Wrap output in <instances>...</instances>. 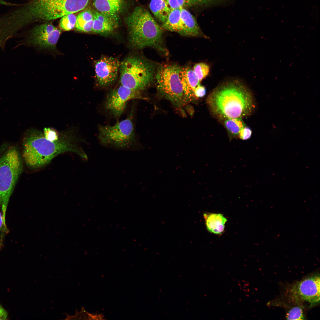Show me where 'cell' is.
Wrapping results in <instances>:
<instances>
[{
	"label": "cell",
	"mask_w": 320,
	"mask_h": 320,
	"mask_svg": "<svg viewBox=\"0 0 320 320\" xmlns=\"http://www.w3.org/2000/svg\"><path fill=\"white\" fill-rule=\"evenodd\" d=\"M23 170L22 162L17 148L14 146H9L0 156V204L5 226L8 203Z\"/></svg>",
	"instance_id": "5b68a950"
},
{
	"label": "cell",
	"mask_w": 320,
	"mask_h": 320,
	"mask_svg": "<svg viewBox=\"0 0 320 320\" xmlns=\"http://www.w3.org/2000/svg\"><path fill=\"white\" fill-rule=\"evenodd\" d=\"M181 9H171L162 27L166 30L177 32L183 35Z\"/></svg>",
	"instance_id": "d6986e66"
},
{
	"label": "cell",
	"mask_w": 320,
	"mask_h": 320,
	"mask_svg": "<svg viewBox=\"0 0 320 320\" xmlns=\"http://www.w3.org/2000/svg\"><path fill=\"white\" fill-rule=\"evenodd\" d=\"M286 317L287 320L304 319L302 308L300 306H296L292 308L287 313Z\"/></svg>",
	"instance_id": "cb8c5ba5"
},
{
	"label": "cell",
	"mask_w": 320,
	"mask_h": 320,
	"mask_svg": "<svg viewBox=\"0 0 320 320\" xmlns=\"http://www.w3.org/2000/svg\"><path fill=\"white\" fill-rule=\"evenodd\" d=\"M149 8L155 17L161 24L165 21L171 10L167 0H151Z\"/></svg>",
	"instance_id": "ffe728a7"
},
{
	"label": "cell",
	"mask_w": 320,
	"mask_h": 320,
	"mask_svg": "<svg viewBox=\"0 0 320 320\" xmlns=\"http://www.w3.org/2000/svg\"><path fill=\"white\" fill-rule=\"evenodd\" d=\"M135 99H145L142 92L121 84L110 89L104 104L106 111L114 117H120L124 111L129 101Z\"/></svg>",
	"instance_id": "9c48e42d"
},
{
	"label": "cell",
	"mask_w": 320,
	"mask_h": 320,
	"mask_svg": "<svg viewBox=\"0 0 320 320\" xmlns=\"http://www.w3.org/2000/svg\"><path fill=\"white\" fill-rule=\"evenodd\" d=\"M92 0H28L0 17V27L8 36L14 37L25 26L62 17L87 8Z\"/></svg>",
	"instance_id": "6da1fadb"
},
{
	"label": "cell",
	"mask_w": 320,
	"mask_h": 320,
	"mask_svg": "<svg viewBox=\"0 0 320 320\" xmlns=\"http://www.w3.org/2000/svg\"><path fill=\"white\" fill-rule=\"evenodd\" d=\"M154 65L135 55L127 57L121 62L120 84L142 92L152 83L155 72Z\"/></svg>",
	"instance_id": "8992f818"
},
{
	"label": "cell",
	"mask_w": 320,
	"mask_h": 320,
	"mask_svg": "<svg viewBox=\"0 0 320 320\" xmlns=\"http://www.w3.org/2000/svg\"><path fill=\"white\" fill-rule=\"evenodd\" d=\"M207 230L211 233L217 235L224 232L227 219L223 214L206 213L203 214Z\"/></svg>",
	"instance_id": "e0dca14e"
},
{
	"label": "cell",
	"mask_w": 320,
	"mask_h": 320,
	"mask_svg": "<svg viewBox=\"0 0 320 320\" xmlns=\"http://www.w3.org/2000/svg\"><path fill=\"white\" fill-rule=\"evenodd\" d=\"M134 108L127 118L113 125L98 126V138L102 145L118 150L136 149L137 142L133 123Z\"/></svg>",
	"instance_id": "52a82bcc"
},
{
	"label": "cell",
	"mask_w": 320,
	"mask_h": 320,
	"mask_svg": "<svg viewBox=\"0 0 320 320\" xmlns=\"http://www.w3.org/2000/svg\"><path fill=\"white\" fill-rule=\"evenodd\" d=\"M207 103L211 113L221 120L249 116L255 108L251 91L237 80L219 85L209 95Z\"/></svg>",
	"instance_id": "3957f363"
},
{
	"label": "cell",
	"mask_w": 320,
	"mask_h": 320,
	"mask_svg": "<svg viewBox=\"0 0 320 320\" xmlns=\"http://www.w3.org/2000/svg\"><path fill=\"white\" fill-rule=\"evenodd\" d=\"M7 317V313L5 310L0 305V320H5Z\"/></svg>",
	"instance_id": "f1b7e54d"
},
{
	"label": "cell",
	"mask_w": 320,
	"mask_h": 320,
	"mask_svg": "<svg viewBox=\"0 0 320 320\" xmlns=\"http://www.w3.org/2000/svg\"><path fill=\"white\" fill-rule=\"evenodd\" d=\"M61 33L60 30L51 23L46 22L31 29L28 32L26 42L40 47L54 49Z\"/></svg>",
	"instance_id": "30bf717a"
},
{
	"label": "cell",
	"mask_w": 320,
	"mask_h": 320,
	"mask_svg": "<svg viewBox=\"0 0 320 320\" xmlns=\"http://www.w3.org/2000/svg\"><path fill=\"white\" fill-rule=\"evenodd\" d=\"M79 142L73 129L61 133L60 139L53 142L46 139L41 131L32 129L26 132L23 140V157L26 165L33 169L46 166L58 155L66 152L74 153L87 160Z\"/></svg>",
	"instance_id": "7a4b0ae2"
},
{
	"label": "cell",
	"mask_w": 320,
	"mask_h": 320,
	"mask_svg": "<svg viewBox=\"0 0 320 320\" xmlns=\"http://www.w3.org/2000/svg\"><path fill=\"white\" fill-rule=\"evenodd\" d=\"M252 134L251 129L246 125L240 130L238 137L243 140H247L250 137Z\"/></svg>",
	"instance_id": "4316f807"
},
{
	"label": "cell",
	"mask_w": 320,
	"mask_h": 320,
	"mask_svg": "<svg viewBox=\"0 0 320 320\" xmlns=\"http://www.w3.org/2000/svg\"><path fill=\"white\" fill-rule=\"evenodd\" d=\"M120 23V16L95 10L92 33L109 36L117 29Z\"/></svg>",
	"instance_id": "4fadbf2b"
},
{
	"label": "cell",
	"mask_w": 320,
	"mask_h": 320,
	"mask_svg": "<svg viewBox=\"0 0 320 320\" xmlns=\"http://www.w3.org/2000/svg\"><path fill=\"white\" fill-rule=\"evenodd\" d=\"M206 93L205 88L204 86L201 85L200 84L196 88L194 91V94L196 98L203 97L205 95Z\"/></svg>",
	"instance_id": "83f0119b"
},
{
	"label": "cell",
	"mask_w": 320,
	"mask_h": 320,
	"mask_svg": "<svg viewBox=\"0 0 320 320\" xmlns=\"http://www.w3.org/2000/svg\"><path fill=\"white\" fill-rule=\"evenodd\" d=\"M320 276L315 274L308 276L297 283L293 292L295 296L311 305L320 301Z\"/></svg>",
	"instance_id": "7c38bea8"
},
{
	"label": "cell",
	"mask_w": 320,
	"mask_h": 320,
	"mask_svg": "<svg viewBox=\"0 0 320 320\" xmlns=\"http://www.w3.org/2000/svg\"><path fill=\"white\" fill-rule=\"evenodd\" d=\"M181 69L176 65H164L159 68L156 76L160 96L178 108L186 103L180 77Z\"/></svg>",
	"instance_id": "ba28073f"
},
{
	"label": "cell",
	"mask_w": 320,
	"mask_h": 320,
	"mask_svg": "<svg viewBox=\"0 0 320 320\" xmlns=\"http://www.w3.org/2000/svg\"><path fill=\"white\" fill-rule=\"evenodd\" d=\"M187 6H191L200 2V0H187Z\"/></svg>",
	"instance_id": "4dcf8cb0"
},
{
	"label": "cell",
	"mask_w": 320,
	"mask_h": 320,
	"mask_svg": "<svg viewBox=\"0 0 320 320\" xmlns=\"http://www.w3.org/2000/svg\"><path fill=\"white\" fill-rule=\"evenodd\" d=\"M124 20L129 41L133 47L142 49L151 47L165 51L163 47V28L146 9L137 6Z\"/></svg>",
	"instance_id": "277c9868"
},
{
	"label": "cell",
	"mask_w": 320,
	"mask_h": 320,
	"mask_svg": "<svg viewBox=\"0 0 320 320\" xmlns=\"http://www.w3.org/2000/svg\"><path fill=\"white\" fill-rule=\"evenodd\" d=\"M181 12L183 36L207 38L201 31L194 17L189 11L182 8Z\"/></svg>",
	"instance_id": "2e32d148"
},
{
	"label": "cell",
	"mask_w": 320,
	"mask_h": 320,
	"mask_svg": "<svg viewBox=\"0 0 320 320\" xmlns=\"http://www.w3.org/2000/svg\"><path fill=\"white\" fill-rule=\"evenodd\" d=\"M193 70L201 81L209 74V67L207 64L200 63L196 64L193 67Z\"/></svg>",
	"instance_id": "603a6c76"
},
{
	"label": "cell",
	"mask_w": 320,
	"mask_h": 320,
	"mask_svg": "<svg viewBox=\"0 0 320 320\" xmlns=\"http://www.w3.org/2000/svg\"><path fill=\"white\" fill-rule=\"evenodd\" d=\"M95 10L86 8L77 16L76 30L85 33H92Z\"/></svg>",
	"instance_id": "ac0fdd59"
},
{
	"label": "cell",
	"mask_w": 320,
	"mask_h": 320,
	"mask_svg": "<svg viewBox=\"0 0 320 320\" xmlns=\"http://www.w3.org/2000/svg\"><path fill=\"white\" fill-rule=\"evenodd\" d=\"M43 133L45 137L48 140L55 142L58 140L61 137V133H59L53 128L45 127Z\"/></svg>",
	"instance_id": "d4e9b609"
},
{
	"label": "cell",
	"mask_w": 320,
	"mask_h": 320,
	"mask_svg": "<svg viewBox=\"0 0 320 320\" xmlns=\"http://www.w3.org/2000/svg\"><path fill=\"white\" fill-rule=\"evenodd\" d=\"M74 14H67L61 17L59 25L63 30L69 31L75 27L77 16Z\"/></svg>",
	"instance_id": "7402d4cb"
},
{
	"label": "cell",
	"mask_w": 320,
	"mask_h": 320,
	"mask_svg": "<svg viewBox=\"0 0 320 320\" xmlns=\"http://www.w3.org/2000/svg\"><path fill=\"white\" fill-rule=\"evenodd\" d=\"M121 62L111 56H103L95 61V78L97 86L106 87L112 85L119 73Z\"/></svg>",
	"instance_id": "8fae6325"
},
{
	"label": "cell",
	"mask_w": 320,
	"mask_h": 320,
	"mask_svg": "<svg viewBox=\"0 0 320 320\" xmlns=\"http://www.w3.org/2000/svg\"><path fill=\"white\" fill-rule=\"evenodd\" d=\"M4 1L3 0H0V3L1 4H2L4 2Z\"/></svg>",
	"instance_id": "1f68e13d"
},
{
	"label": "cell",
	"mask_w": 320,
	"mask_h": 320,
	"mask_svg": "<svg viewBox=\"0 0 320 320\" xmlns=\"http://www.w3.org/2000/svg\"><path fill=\"white\" fill-rule=\"evenodd\" d=\"M5 228H7V227L4 225L2 215L0 211V231Z\"/></svg>",
	"instance_id": "f546056e"
},
{
	"label": "cell",
	"mask_w": 320,
	"mask_h": 320,
	"mask_svg": "<svg viewBox=\"0 0 320 320\" xmlns=\"http://www.w3.org/2000/svg\"><path fill=\"white\" fill-rule=\"evenodd\" d=\"M180 77L185 102L192 101L196 98L194 91L200 81L193 69L189 67L181 68Z\"/></svg>",
	"instance_id": "9a60e30c"
},
{
	"label": "cell",
	"mask_w": 320,
	"mask_h": 320,
	"mask_svg": "<svg viewBox=\"0 0 320 320\" xmlns=\"http://www.w3.org/2000/svg\"><path fill=\"white\" fill-rule=\"evenodd\" d=\"M171 9L184 8L187 6V0H167Z\"/></svg>",
	"instance_id": "484cf974"
},
{
	"label": "cell",
	"mask_w": 320,
	"mask_h": 320,
	"mask_svg": "<svg viewBox=\"0 0 320 320\" xmlns=\"http://www.w3.org/2000/svg\"><path fill=\"white\" fill-rule=\"evenodd\" d=\"M135 0H92L93 7L97 11L117 15L126 13Z\"/></svg>",
	"instance_id": "5bb4252c"
},
{
	"label": "cell",
	"mask_w": 320,
	"mask_h": 320,
	"mask_svg": "<svg viewBox=\"0 0 320 320\" xmlns=\"http://www.w3.org/2000/svg\"><path fill=\"white\" fill-rule=\"evenodd\" d=\"M222 121L227 131L230 140L238 137L240 130L246 126L242 118H228Z\"/></svg>",
	"instance_id": "44dd1931"
}]
</instances>
